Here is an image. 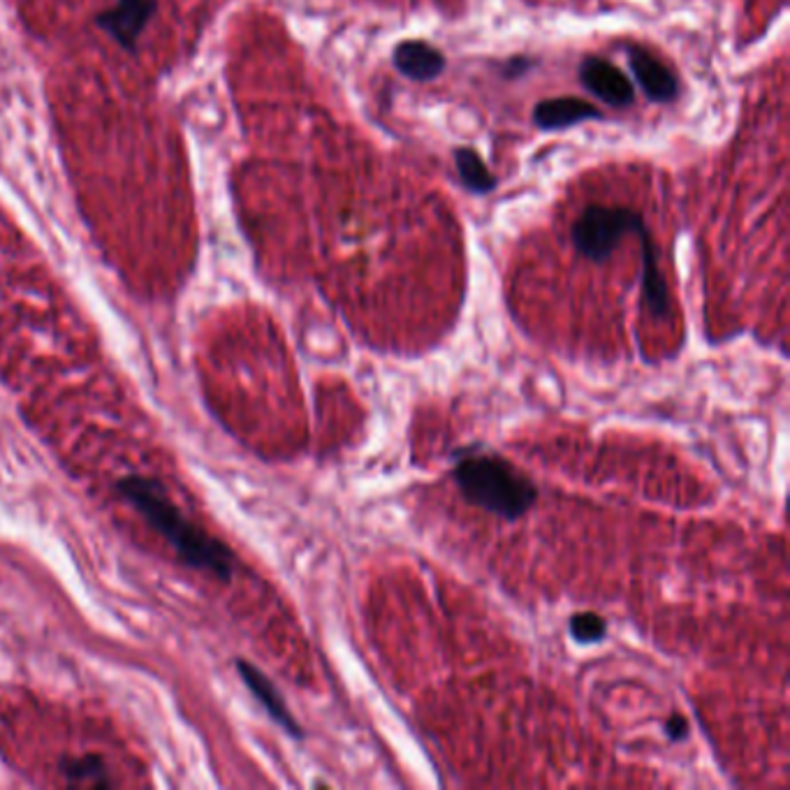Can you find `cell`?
Here are the masks:
<instances>
[{
	"mask_svg": "<svg viewBox=\"0 0 790 790\" xmlns=\"http://www.w3.org/2000/svg\"><path fill=\"white\" fill-rule=\"evenodd\" d=\"M116 489L188 568L207 572L221 582H230L234 578L236 561L230 547L186 518V512L176 506L161 483L132 473V476L118 480Z\"/></svg>",
	"mask_w": 790,
	"mask_h": 790,
	"instance_id": "1",
	"label": "cell"
},
{
	"mask_svg": "<svg viewBox=\"0 0 790 790\" xmlns=\"http://www.w3.org/2000/svg\"><path fill=\"white\" fill-rule=\"evenodd\" d=\"M450 478L462 499L503 522H520L538 503V485L499 452L470 445L454 452Z\"/></svg>",
	"mask_w": 790,
	"mask_h": 790,
	"instance_id": "2",
	"label": "cell"
},
{
	"mask_svg": "<svg viewBox=\"0 0 790 790\" xmlns=\"http://www.w3.org/2000/svg\"><path fill=\"white\" fill-rule=\"evenodd\" d=\"M644 219L624 205H589L570 228V244L580 258L603 265L628 234L644 232Z\"/></svg>",
	"mask_w": 790,
	"mask_h": 790,
	"instance_id": "3",
	"label": "cell"
},
{
	"mask_svg": "<svg viewBox=\"0 0 790 790\" xmlns=\"http://www.w3.org/2000/svg\"><path fill=\"white\" fill-rule=\"evenodd\" d=\"M153 14H155V0H116V5L103 12L95 22L124 49L132 51Z\"/></svg>",
	"mask_w": 790,
	"mask_h": 790,
	"instance_id": "4",
	"label": "cell"
},
{
	"mask_svg": "<svg viewBox=\"0 0 790 790\" xmlns=\"http://www.w3.org/2000/svg\"><path fill=\"white\" fill-rule=\"evenodd\" d=\"M580 77L582 84L599 95L601 101H605L612 107H628L634 103V86H630L628 79L624 77V72L612 66L605 58L599 56H589L580 66Z\"/></svg>",
	"mask_w": 790,
	"mask_h": 790,
	"instance_id": "5",
	"label": "cell"
},
{
	"mask_svg": "<svg viewBox=\"0 0 790 790\" xmlns=\"http://www.w3.org/2000/svg\"><path fill=\"white\" fill-rule=\"evenodd\" d=\"M236 667H240V675H242L244 684L251 688V694L258 698V702L267 709V715L276 723H279L292 740H302L304 737V728L298 721H294L292 712H290L283 696H281V690L271 684V679L267 675H263L258 667L246 663V661H240V663H236Z\"/></svg>",
	"mask_w": 790,
	"mask_h": 790,
	"instance_id": "6",
	"label": "cell"
},
{
	"mask_svg": "<svg viewBox=\"0 0 790 790\" xmlns=\"http://www.w3.org/2000/svg\"><path fill=\"white\" fill-rule=\"evenodd\" d=\"M642 304L657 321L670 318V290L659 267V253L651 234H642Z\"/></svg>",
	"mask_w": 790,
	"mask_h": 790,
	"instance_id": "7",
	"label": "cell"
},
{
	"mask_svg": "<svg viewBox=\"0 0 790 790\" xmlns=\"http://www.w3.org/2000/svg\"><path fill=\"white\" fill-rule=\"evenodd\" d=\"M626 51H628L630 68H634L638 82L642 84L644 93L651 97V101H661V103L673 101V97L677 95V82H675L673 72H670L661 61H657L654 56L640 47H628Z\"/></svg>",
	"mask_w": 790,
	"mask_h": 790,
	"instance_id": "8",
	"label": "cell"
},
{
	"mask_svg": "<svg viewBox=\"0 0 790 790\" xmlns=\"http://www.w3.org/2000/svg\"><path fill=\"white\" fill-rule=\"evenodd\" d=\"M394 66L408 79H433L445 68V58L439 49L422 43V39H410L394 49Z\"/></svg>",
	"mask_w": 790,
	"mask_h": 790,
	"instance_id": "9",
	"label": "cell"
},
{
	"mask_svg": "<svg viewBox=\"0 0 790 790\" xmlns=\"http://www.w3.org/2000/svg\"><path fill=\"white\" fill-rule=\"evenodd\" d=\"M599 109L591 107L586 101L580 97H557V101H545L533 112V118L541 128L557 130L566 126H576L586 118H599Z\"/></svg>",
	"mask_w": 790,
	"mask_h": 790,
	"instance_id": "10",
	"label": "cell"
},
{
	"mask_svg": "<svg viewBox=\"0 0 790 790\" xmlns=\"http://www.w3.org/2000/svg\"><path fill=\"white\" fill-rule=\"evenodd\" d=\"M454 161H457V167H460V174H462V182L470 188V190H478V193H487L493 188V176L487 172L485 163L480 161V155L476 151L470 149H457L454 151Z\"/></svg>",
	"mask_w": 790,
	"mask_h": 790,
	"instance_id": "11",
	"label": "cell"
},
{
	"mask_svg": "<svg viewBox=\"0 0 790 790\" xmlns=\"http://www.w3.org/2000/svg\"><path fill=\"white\" fill-rule=\"evenodd\" d=\"M568 634L580 644H596L607 636V621L596 612H578L568 619Z\"/></svg>",
	"mask_w": 790,
	"mask_h": 790,
	"instance_id": "12",
	"label": "cell"
},
{
	"mask_svg": "<svg viewBox=\"0 0 790 790\" xmlns=\"http://www.w3.org/2000/svg\"><path fill=\"white\" fill-rule=\"evenodd\" d=\"M663 733H665V737H667L670 742H673V744L686 742V740H688V735H690V723L686 721V717H684V715L675 712V715H670V717L665 719V723H663Z\"/></svg>",
	"mask_w": 790,
	"mask_h": 790,
	"instance_id": "13",
	"label": "cell"
}]
</instances>
